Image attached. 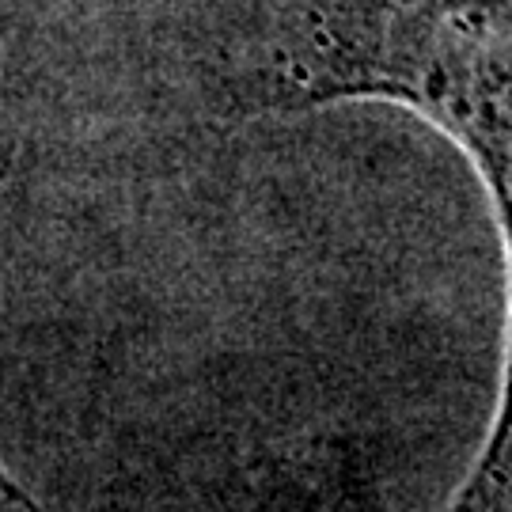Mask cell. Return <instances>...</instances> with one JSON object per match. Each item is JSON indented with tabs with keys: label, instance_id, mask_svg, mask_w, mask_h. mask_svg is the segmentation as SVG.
Instances as JSON below:
<instances>
[{
	"label": "cell",
	"instance_id": "6da1fadb",
	"mask_svg": "<svg viewBox=\"0 0 512 512\" xmlns=\"http://www.w3.org/2000/svg\"><path fill=\"white\" fill-rule=\"evenodd\" d=\"M338 99H391L448 129L490 186L512 262V0H285L247 103ZM509 478L512 349L497 429L452 512H486Z\"/></svg>",
	"mask_w": 512,
	"mask_h": 512
},
{
	"label": "cell",
	"instance_id": "7a4b0ae2",
	"mask_svg": "<svg viewBox=\"0 0 512 512\" xmlns=\"http://www.w3.org/2000/svg\"><path fill=\"white\" fill-rule=\"evenodd\" d=\"M0 186H4V160H0ZM0 512H38V505L19 490V482L0 463Z\"/></svg>",
	"mask_w": 512,
	"mask_h": 512
}]
</instances>
